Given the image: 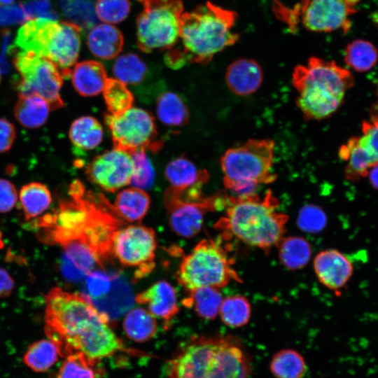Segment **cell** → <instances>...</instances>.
I'll list each match as a JSON object with an SVG mask.
<instances>
[{
  "instance_id": "cell-1",
  "label": "cell",
  "mask_w": 378,
  "mask_h": 378,
  "mask_svg": "<svg viewBox=\"0 0 378 378\" xmlns=\"http://www.w3.org/2000/svg\"><path fill=\"white\" fill-rule=\"evenodd\" d=\"M69 194L38 225L46 241L62 246L75 267L89 274L114 260L113 237L126 221L102 194L86 190L80 181L71 184Z\"/></svg>"
},
{
  "instance_id": "cell-2",
  "label": "cell",
  "mask_w": 378,
  "mask_h": 378,
  "mask_svg": "<svg viewBox=\"0 0 378 378\" xmlns=\"http://www.w3.org/2000/svg\"><path fill=\"white\" fill-rule=\"evenodd\" d=\"M44 321L45 332L57 346L60 356L80 354L95 363L119 351L139 354L122 344L108 316L84 294L52 288L46 296Z\"/></svg>"
},
{
  "instance_id": "cell-3",
  "label": "cell",
  "mask_w": 378,
  "mask_h": 378,
  "mask_svg": "<svg viewBox=\"0 0 378 378\" xmlns=\"http://www.w3.org/2000/svg\"><path fill=\"white\" fill-rule=\"evenodd\" d=\"M237 13L211 1L183 12L180 27L181 46L167 52L165 61L173 68L186 62L207 64L225 48L234 45L239 36L233 31Z\"/></svg>"
},
{
  "instance_id": "cell-4",
  "label": "cell",
  "mask_w": 378,
  "mask_h": 378,
  "mask_svg": "<svg viewBox=\"0 0 378 378\" xmlns=\"http://www.w3.org/2000/svg\"><path fill=\"white\" fill-rule=\"evenodd\" d=\"M251 360L230 336L191 338L171 358L166 378H248Z\"/></svg>"
},
{
  "instance_id": "cell-5",
  "label": "cell",
  "mask_w": 378,
  "mask_h": 378,
  "mask_svg": "<svg viewBox=\"0 0 378 378\" xmlns=\"http://www.w3.org/2000/svg\"><path fill=\"white\" fill-rule=\"evenodd\" d=\"M279 205L270 190L262 198L254 192L227 197L225 214L216 226L245 244L268 251L283 239L288 219Z\"/></svg>"
},
{
  "instance_id": "cell-6",
  "label": "cell",
  "mask_w": 378,
  "mask_h": 378,
  "mask_svg": "<svg viewBox=\"0 0 378 378\" xmlns=\"http://www.w3.org/2000/svg\"><path fill=\"white\" fill-rule=\"evenodd\" d=\"M291 81L298 92L297 106L307 121L330 117L355 83L348 69L318 57H310L305 64L296 66Z\"/></svg>"
},
{
  "instance_id": "cell-7",
  "label": "cell",
  "mask_w": 378,
  "mask_h": 378,
  "mask_svg": "<svg viewBox=\"0 0 378 378\" xmlns=\"http://www.w3.org/2000/svg\"><path fill=\"white\" fill-rule=\"evenodd\" d=\"M275 144L269 139H251L228 148L220 158L226 189L239 195L253 192L260 184L274 182L272 171Z\"/></svg>"
},
{
  "instance_id": "cell-8",
  "label": "cell",
  "mask_w": 378,
  "mask_h": 378,
  "mask_svg": "<svg viewBox=\"0 0 378 378\" xmlns=\"http://www.w3.org/2000/svg\"><path fill=\"white\" fill-rule=\"evenodd\" d=\"M178 282L188 291L202 287L220 288L239 280L218 241L201 240L182 260L176 273Z\"/></svg>"
},
{
  "instance_id": "cell-9",
  "label": "cell",
  "mask_w": 378,
  "mask_h": 378,
  "mask_svg": "<svg viewBox=\"0 0 378 378\" xmlns=\"http://www.w3.org/2000/svg\"><path fill=\"white\" fill-rule=\"evenodd\" d=\"M142 10L136 18V44L146 53L170 50L179 38L181 0H139Z\"/></svg>"
},
{
  "instance_id": "cell-10",
  "label": "cell",
  "mask_w": 378,
  "mask_h": 378,
  "mask_svg": "<svg viewBox=\"0 0 378 378\" xmlns=\"http://www.w3.org/2000/svg\"><path fill=\"white\" fill-rule=\"evenodd\" d=\"M114 148L132 153L140 150H159L162 143L157 139L154 117L147 111L131 107L119 115L106 114Z\"/></svg>"
},
{
  "instance_id": "cell-11",
  "label": "cell",
  "mask_w": 378,
  "mask_h": 378,
  "mask_svg": "<svg viewBox=\"0 0 378 378\" xmlns=\"http://www.w3.org/2000/svg\"><path fill=\"white\" fill-rule=\"evenodd\" d=\"M13 64L21 78L20 94L38 95L52 109L64 106L60 96L63 76L52 62L31 52H17Z\"/></svg>"
},
{
  "instance_id": "cell-12",
  "label": "cell",
  "mask_w": 378,
  "mask_h": 378,
  "mask_svg": "<svg viewBox=\"0 0 378 378\" xmlns=\"http://www.w3.org/2000/svg\"><path fill=\"white\" fill-rule=\"evenodd\" d=\"M357 12L343 0H301L286 11V22L293 28L299 21L308 31L328 33L347 32L351 27V16Z\"/></svg>"
},
{
  "instance_id": "cell-13",
  "label": "cell",
  "mask_w": 378,
  "mask_h": 378,
  "mask_svg": "<svg viewBox=\"0 0 378 378\" xmlns=\"http://www.w3.org/2000/svg\"><path fill=\"white\" fill-rule=\"evenodd\" d=\"M227 197L220 194L192 197L169 186L164 192L163 200L170 227L178 236L186 238L195 236L202 228L204 215L225 206Z\"/></svg>"
},
{
  "instance_id": "cell-14",
  "label": "cell",
  "mask_w": 378,
  "mask_h": 378,
  "mask_svg": "<svg viewBox=\"0 0 378 378\" xmlns=\"http://www.w3.org/2000/svg\"><path fill=\"white\" fill-rule=\"evenodd\" d=\"M156 236L152 228L141 225H125L114 234L113 254L125 267H135V275L141 278L155 266Z\"/></svg>"
},
{
  "instance_id": "cell-15",
  "label": "cell",
  "mask_w": 378,
  "mask_h": 378,
  "mask_svg": "<svg viewBox=\"0 0 378 378\" xmlns=\"http://www.w3.org/2000/svg\"><path fill=\"white\" fill-rule=\"evenodd\" d=\"M133 173L131 154L115 148L97 155L85 169L91 182L111 192L130 183Z\"/></svg>"
},
{
  "instance_id": "cell-16",
  "label": "cell",
  "mask_w": 378,
  "mask_h": 378,
  "mask_svg": "<svg viewBox=\"0 0 378 378\" xmlns=\"http://www.w3.org/2000/svg\"><path fill=\"white\" fill-rule=\"evenodd\" d=\"M80 45V29L76 24L56 21L45 58L52 62L63 76L69 77L76 64Z\"/></svg>"
},
{
  "instance_id": "cell-17",
  "label": "cell",
  "mask_w": 378,
  "mask_h": 378,
  "mask_svg": "<svg viewBox=\"0 0 378 378\" xmlns=\"http://www.w3.org/2000/svg\"><path fill=\"white\" fill-rule=\"evenodd\" d=\"M314 269L318 281L331 290L343 288L354 272L351 261L336 249L319 252L315 256Z\"/></svg>"
},
{
  "instance_id": "cell-18",
  "label": "cell",
  "mask_w": 378,
  "mask_h": 378,
  "mask_svg": "<svg viewBox=\"0 0 378 378\" xmlns=\"http://www.w3.org/2000/svg\"><path fill=\"white\" fill-rule=\"evenodd\" d=\"M225 79L232 92L238 96H247L260 88L263 72L257 61L241 57L229 64L225 71Z\"/></svg>"
},
{
  "instance_id": "cell-19",
  "label": "cell",
  "mask_w": 378,
  "mask_h": 378,
  "mask_svg": "<svg viewBox=\"0 0 378 378\" xmlns=\"http://www.w3.org/2000/svg\"><path fill=\"white\" fill-rule=\"evenodd\" d=\"M155 317L169 320L179 311L175 289L166 281H159L135 297Z\"/></svg>"
},
{
  "instance_id": "cell-20",
  "label": "cell",
  "mask_w": 378,
  "mask_h": 378,
  "mask_svg": "<svg viewBox=\"0 0 378 378\" xmlns=\"http://www.w3.org/2000/svg\"><path fill=\"white\" fill-rule=\"evenodd\" d=\"M164 176L171 184L170 186L180 192L200 190L210 177L206 169H198L184 156L170 161L165 167Z\"/></svg>"
},
{
  "instance_id": "cell-21",
  "label": "cell",
  "mask_w": 378,
  "mask_h": 378,
  "mask_svg": "<svg viewBox=\"0 0 378 378\" xmlns=\"http://www.w3.org/2000/svg\"><path fill=\"white\" fill-rule=\"evenodd\" d=\"M338 156L345 162V178L352 182L367 177L370 168L377 163L361 145L358 136L350 137L341 145Z\"/></svg>"
},
{
  "instance_id": "cell-22",
  "label": "cell",
  "mask_w": 378,
  "mask_h": 378,
  "mask_svg": "<svg viewBox=\"0 0 378 378\" xmlns=\"http://www.w3.org/2000/svg\"><path fill=\"white\" fill-rule=\"evenodd\" d=\"M87 45L95 57L111 59L121 52L124 38L121 31L114 24L102 22L90 31Z\"/></svg>"
},
{
  "instance_id": "cell-23",
  "label": "cell",
  "mask_w": 378,
  "mask_h": 378,
  "mask_svg": "<svg viewBox=\"0 0 378 378\" xmlns=\"http://www.w3.org/2000/svg\"><path fill=\"white\" fill-rule=\"evenodd\" d=\"M71 76L74 88L84 97L96 96L102 92L108 79L104 65L95 60L76 63Z\"/></svg>"
},
{
  "instance_id": "cell-24",
  "label": "cell",
  "mask_w": 378,
  "mask_h": 378,
  "mask_svg": "<svg viewBox=\"0 0 378 378\" xmlns=\"http://www.w3.org/2000/svg\"><path fill=\"white\" fill-rule=\"evenodd\" d=\"M51 109L48 102L38 95L19 94L14 115L23 127L36 129L46 123Z\"/></svg>"
},
{
  "instance_id": "cell-25",
  "label": "cell",
  "mask_w": 378,
  "mask_h": 378,
  "mask_svg": "<svg viewBox=\"0 0 378 378\" xmlns=\"http://www.w3.org/2000/svg\"><path fill=\"white\" fill-rule=\"evenodd\" d=\"M150 204L149 195L143 189L132 187L122 190L116 196L114 207L126 222L139 223Z\"/></svg>"
},
{
  "instance_id": "cell-26",
  "label": "cell",
  "mask_w": 378,
  "mask_h": 378,
  "mask_svg": "<svg viewBox=\"0 0 378 378\" xmlns=\"http://www.w3.org/2000/svg\"><path fill=\"white\" fill-rule=\"evenodd\" d=\"M344 60L346 66L354 71L368 72L378 62V49L368 40L356 38L346 46Z\"/></svg>"
},
{
  "instance_id": "cell-27",
  "label": "cell",
  "mask_w": 378,
  "mask_h": 378,
  "mask_svg": "<svg viewBox=\"0 0 378 378\" xmlns=\"http://www.w3.org/2000/svg\"><path fill=\"white\" fill-rule=\"evenodd\" d=\"M103 127L92 116L76 119L71 125L69 136L71 143L78 148L92 150L98 146L103 139Z\"/></svg>"
},
{
  "instance_id": "cell-28",
  "label": "cell",
  "mask_w": 378,
  "mask_h": 378,
  "mask_svg": "<svg viewBox=\"0 0 378 378\" xmlns=\"http://www.w3.org/2000/svg\"><path fill=\"white\" fill-rule=\"evenodd\" d=\"M19 198L26 220L42 214L52 202L50 190L40 182H31L23 186Z\"/></svg>"
},
{
  "instance_id": "cell-29",
  "label": "cell",
  "mask_w": 378,
  "mask_h": 378,
  "mask_svg": "<svg viewBox=\"0 0 378 378\" xmlns=\"http://www.w3.org/2000/svg\"><path fill=\"white\" fill-rule=\"evenodd\" d=\"M123 329L130 340L136 342H147L157 332L155 317L147 309H133L125 316Z\"/></svg>"
},
{
  "instance_id": "cell-30",
  "label": "cell",
  "mask_w": 378,
  "mask_h": 378,
  "mask_svg": "<svg viewBox=\"0 0 378 378\" xmlns=\"http://www.w3.org/2000/svg\"><path fill=\"white\" fill-rule=\"evenodd\" d=\"M270 370L275 378H303L307 371V364L298 351L284 349L272 356Z\"/></svg>"
},
{
  "instance_id": "cell-31",
  "label": "cell",
  "mask_w": 378,
  "mask_h": 378,
  "mask_svg": "<svg viewBox=\"0 0 378 378\" xmlns=\"http://www.w3.org/2000/svg\"><path fill=\"white\" fill-rule=\"evenodd\" d=\"M60 356L56 344L50 339L32 343L23 356L24 363L32 370L43 372L50 368Z\"/></svg>"
},
{
  "instance_id": "cell-32",
  "label": "cell",
  "mask_w": 378,
  "mask_h": 378,
  "mask_svg": "<svg viewBox=\"0 0 378 378\" xmlns=\"http://www.w3.org/2000/svg\"><path fill=\"white\" fill-rule=\"evenodd\" d=\"M189 293L183 304L192 307L201 318L212 320L219 314L223 298L218 288L202 287L190 291Z\"/></svg>"
},
{
  "instance_id": "cell-33",
  "label": "cell",
  "mask_w": 378,
  "mask_h": 378,
  "mask_svg": "<svg viewBox=\"0 0 378 378\" xmlns=\"http://www.w3.org/2000/svg\"><path fill=\"white\" fill-rule=\"evenodd\" d=\"M157 115L159 120L169 126H182L189 120L188 109L176 94L166 92L157 99Z\"/></svg>"
},
{
  "instance_id": "cell-34",
  "label": "cell",
  "mask_w": 378,
  "mask_h": 378,
  "mask_svg": "<svg viewBox=\"0 0 378 378\" xmlns=\"http://www.w3.org/2000/svg\"><path fill=\"white\" fill-rule=\"evenodd\" d=\"M277 246L281 262L290 270L302 268L311 258L310 245L302 237H283Z\"/></svg>"
},
{
  "instance_id": "cell-35",
  "label": "cell",
  "mask_w": 378,
  "mask_h": 378,
  "mask_svg": "<svg viewBox=\"0 0 378 378\" xmlns=\"http://www.w3.org/2000/svg\"><path fill=\"white\" fill-rule=\"evenodd\" d=\"M146 71L144 62L132 52L120 55L113 66V73L115 78L126 85L140 83L144 79Z\"/></svg>"
},
{
  "instance_id": "cell-36",
  "label": "cell",
  "mask_w": 378,
  "mask_h": 378,
  "mask_svg": "<svg viewBox=\"0 0 378 378\" xmlns=\"http://www.w3.org/2000/svg\"><path fill=\"white\" fill-rule=\"evenodd\" d=\"M251 313L248 300L241 295H233L223 299L218 314L225 325L239 328L248 323Z\"/></svg>"
},
{
  "instance_id": "cell-37",
  "label": "cell",
  "mask_w": 378,
  "mask_h": 378,
  "mask_svg": "<svg viewBox=\"0 0 378 378\" xmlns=\"http://www.w3.org/2000/svg\"><path fill=\"white\" fill-rule=\"evenodd\" d=\"M102 92L107 108L112 115L121 114L132 107L133 94L126 84L116 78H108Z\"/></svg>"
},
{
  "instance_id": "cell-38",
  "label": "cell",
  "mask_w": 378,
  "mask_h": 378,
  "mask_svg": "<svg viewBox=\"0 0 378 378\" xmlns=\"http://www.w3.org/2000/svg\"><path fill=\"white\" fill-rule=\"evenodd\" d=\"M94 364L82 354L68 355L55 378H97Z\"/></svg>"
},
{
  "instance_id": "cell-39",
  "label": "cell",
  "mask_w": 378,
  "mask_h": 378,
  "mask_svg": "<svg viewBox=\"0 0 378 378\" xmlns=\"http://www.w3.org/2000/svg\"><path fill=\"white\" fill-rule=\"evenodd\" d=\"M130 8V0H97L95 13L102 22L115 24L125 20Z\"/></svg>"
},
{
  "instance_id": "cell-40",
  "label": "cell",
  "mask_w": 378,
  "mask_h": 378,
  "mask_svg": "<svg viewBox=\"0 0 378 378\" xmlns=\"http://www.w3.org/2000/svg\"><path fill=\"white\" fill-rule=\"evenodd\" d=\"M130 154L134 162V173L130 184L140 189L150 188L155 179V172L145 150H140Z\"/></svg>"
},
{
  "instance_id": "cell-41",
  "label": "cell",
  "mask_w": 378,
  "mask_h": 378,
  "mask_svg": "<svg viewBox=\"0 0 378 378\" xmlns=\"http://www.w3.org/2000/svg\"><path fill=\"white\" fill-rule=\"evenodd\" d=\"M298 224L303 230L318 232L325 227L326 216L321 208L309 204L300 210Z\"/></svg>"
},
{
  "instance_id": "cell-42",
  "label": "cell",
  "mask_w": 378,
  "mask_h": 378,
  "mask_svg": "<svg viewBox=\"0 0 378 378\" xmlns=\"http://www.w3.org/2000/svg\"><path fill=\"white\" fill-rule=\"evenodd\" d=\"M359 141L364 148L378 162V118H370L361 123Z\"/></svg>"
},
{
  "instance_id": "cell-43",
  "label": "cell",
  "mask_w": 378,
  "mask_h": 378,
  "mask_svg": "<svg viewBox=\"0 0 378 378\" xmlns=\"http://www.w3.org/2000/svg\"><path fill=\"white\" fill-rule=\"evenodd\" d=\"M18 192L10 181L0 178V213L11 211L18 201Z\"/></svg>"
},
{
  "instance_id": "cell-44",
  "label": "cell",
  "mask_w": 378,
  "mask_h": 378,
  "mask_svg": "<svg viewBox=\"0 0 378 378\" xmlns=\"http://www.w3.org/2000/svg\"><path fill=\"white\" fill-rule=\"evenodd\" d=\"M16 138L14 125L6 118H0V153L8 152Z\"/></svg>"
},
{
  "instance_id": "cell-45",
  "label": "cell",
  "mask_w": 378,
  "mask_h": 378,
  "mask_svg": "<svg viewBox=\"0 0 378 378\" xmlns=\"http://www.w3.org/2000/svg\"><path fill=\"white\" fill-rule=\"evenodd\" d=\"M88 288L92 294L98 296L106 293L109 287V281L103 274H89Z\"/></svg>"
},
{
  "instance_id": "cell-46",
  "label": "cell",
  "mask_w": 378,
  "mask_h": 378,
  "mask_svg": "<svg viewBox=\"0 0 378 378\" xmlns=\"http://www.w3.org/2000/svg\"><path fill=\"white\" fill-rule=\"evenodd\" d=\"M15 286L14 281L10 274L0 267V299L9 296Z\"/></svg>"
},
{
  "instance_id": "cell-47",
  "label": "cell",
  "mask_w": 378,
  "mask_h": 378,
  "mask_svg": "<svg viewBox=\"0 0 378 378\" xmlns=\"http://www.w3.org/2000/svg\"><path fill=\"white\" fill-rule=\"evenodd\" d=\"M368 176L371 186L378 190V162L370 168Z\"/></svg>"
},
{
  "instance_id": "cell-48",
  "label": "cell",
  "mask_w": 378,
  "mask_h": 378,
  "mask_svg": "<svg viewBox=\"0 0 378 378\" xmlns=\"http://www.w3.org/2000/svg\"><path fill=\"white\" fill-rule=\"evenodd\" d=\"M370 112V118H378V101L372 106Z\"/></svg>"
},
{
  "instance_id": "cell-49",
  "label": "cell",
  "mask_w": 378,
  "mask_h": 378,
  "mask_svg": "<svg viewBox=\"0 0 378 378\" xmlns=\"http://www.w3.org/2000/svg\"><path fill=\"white\" fill-rule=\"evenodd\" d=\"M344 3L349 7L355 8L361 0H343Z\"/></svg>"
},
{
  "instance_id": "cell-50",
  "label": "cell",
  "mask_w": 378,
  "mask_h": 378,
  "mask_svg": "<svg viewBox=\"0 0 378 378\" xmlns=\"http://www.w3.org/2000/svg\"><path fill=\"white\" fill-rule=\"evenodd\" d=\"M372 18V21L374 24L378 29V10L374 13Z\"/></svg>"
},
{
  "instance_id": "cell-51",
  "label": "cell",
  "mask_w": 378,
  "mask_h": 378,
  "mask_svg": "<svg viewBox=\"0 0 378 378\" xmlns=\"http://www.w3.org/2000/svg\"><path fill=\"white\" fill-rule=\"evenodd\" d=\"M15 0H0V6L10 5L13 4Z\"/></svg>"
},
{
  "instance_id": "cell-52",
  "label": "cell",
  "mask_w": 378,
  "mask_h": 378,
  "mask_svg": "<svg viewBox=\"0 0 378 378\" xmlns=\"http://www.w3.org/2000/svg\"><path fill=\"white\" fill-rule=\"evenodd\" d=\"M0 82H1V71H0Z\"/></svg>"
}]
</instances>
